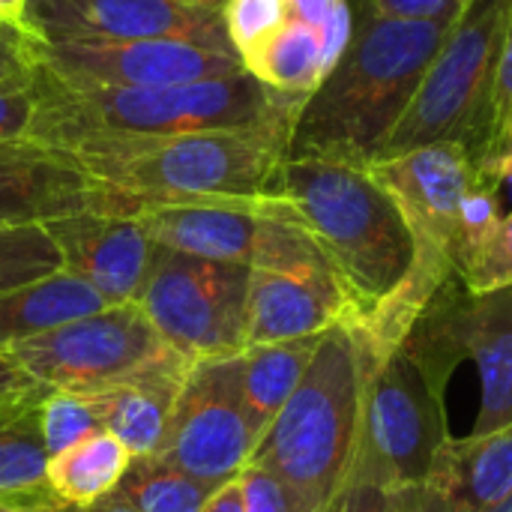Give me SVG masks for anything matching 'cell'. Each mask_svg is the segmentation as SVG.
Wrapping results in <instances>:
<instances>
[{
  "mask_svg": "<svg viewBox=\"0 0 512 512\" xmlns=\"http://www.w3.org/2000/svg\"><path fill=\"white\" fill-rule=\"evenodd\" d=\"M351 9V39L306 96L291 129L288 159L375 165L456 21L387 18L369 0H357Z\"/></svg>",
  "mask_w": 512,
  "mask_h": 512,
  "instance_id": "cell-1",
  "label": "cell"
},
{
  "mask_svg": "<svg viewBox=\"0 0 512 512\" xmlns=\"http://www.w3.org/2000/svg\"><path fill=\"white\" fill-rule=\"evenodd\" d=\"M33 90L36 108L27 138L72 156L189 132L261 126L297 114L306 102V96H288L261 84L246 69L174 87L105 90L69 87L33 63Z\"/></svg>",
  "mask_w": 512,
  "mask_h": 512,
  "instance_id": "cell-2",
  "label": "cell"
},
{
  "mask_svg": "<svg viewBox=\"0 0 512 512\" xmlns=\"http://www.w3.org/2000/svg\"><path fill=\"white\" fill-rule=\"evenodd\" d=\"M297 114L246 129L96 147L75 159L114 195L117 213H135L147 204L264 198L288 159Z\"/></svg>",
  "mask_w": 512,
  "mask_h": 512,
  "instance_id": "cell-3",
  "label": "cell"
},
{
  "mask_svg": "<svg viewBox=\"0 0 512 512\" xmlns=\"http://www.w3.org/2000/svg\"><path fill=\"white\" fill-rule=\"evenodd\" d=\"M312 234L354 306V321L375 312L408 276L414 246L408 225L363 165L285 159L273 192Z\"/></svg>",
  "mask_w": 512,
  "mask_h": 512,
  "instance_id": "cell-4",
  "label": "cell"
},
{
  "mask_svg": "<svg viewBox=\"0 0 512 512\" xmlns=\"http://www.w3.org/2000/svg\"><path fill=\"white\" fill-rule=\"evenodd\" d=\"M366 366L354 327L321 333L297 390L261 435L252 462L288 486L300 512H333L357 456Z\"/></svg>",
  "mask_w": 512,
  "mask_h": 512,
  "instance_id": "cell-5",
  "label": "cell"
},
{
  "mask_svg": "<svg viewBox=\"0 0 512 512\" xmlns=\"http://www.w3.org/2000/svg\"><path fill=\"white\" fill-rule=\"evenodd\" d=\"M396 201L414 246L402 285L366 318L348 321L357 333L363 366L372 369L402 348L435 294L456 276L453 240L459 207L477 180V159L465 144H429L369 165Z\"/></svg>",
  "mask_w": 512,
  "mask_h": 512,
  "instance_id": "cell-6",
  "label": "cell"
},
{
  "mask_svg": "<svg viewBox=\"0 0 512 512\" xmlns=\"http://www.w3.org/2000/svg\"><path fill=\"white\" fill-rule=\"evenodd\" d=\"M510 24L512 0H471L465 6L444 36L381 159L429 144H465L471 153L483 147Z\"/></svg>",
  "mask_w": 512,
  "mask_h": 512,
  "instance_id": "cell-7",
  "label": "cell"
},
{
  "mask_svg": "<svg viewBox=\"0 0 512 512\" xmlns=\"http://www.w3.org/2000/svg\"><path fill=\"white\" fill-rule=\"evenodd\" d=\"M447 438L444 393L399 348L384 363L366 369L357 456L348 483L417 495L435 450Z\"/></svg>",
  "mask_w": 512,
  "mask_h": 512,
  "instance_id": "cell-8",
  "label": "cell"
},
{
  "mask_svg": "<svg viewBox=\"0 0 512 512\" xmlns=\"http://www.w3.org/2000/svg\"><path fill=\"white\" fill-rule=\"evenodd\" d=\"M402 348L444 393L450 372L474 360L480 372V414L471 435L512 426V288L468 294L453 276L423 309Z\"/></svg>",
  "mask_w": 512,
  "mask_h": 512,
  "instance_id": "cell-9",
  "label": "cell"
},
{
  "mask_svg": "<svg viewBox=\"0 0 512 512\" xmlns=\"http://www.w3.org/2000/svg\"><path fill=\"white\" fill-rule=\"evenodd\" d=\"M249 267L204 261L156 246L138 294L153 330L189 363L234 357L246 339Z\"/></svg>",
  "mask_w": 512,
  "mask_h": 512,
  "instance_id": "cell-10",
  "label": "cell"
},
{
  "mask_svg": "<svg viewBox=\"0 0 512 512\" xmlns=\"http://www.w3.org/2000/svg\"><path fill=\"white\" fill-rule=\"evenodd\" d=\"M48 390L96 393L171 357L138 303L105 306L3 351Z\"/></svg>",
  "mask_w": 512,
  "mask_h": 512,
  "instance_id": "cell-11",
  "label": "cell"
},
{
  "mask_svg": "<svg viewBox=\"0 0 512 512\" xmlns=\"http://www.w3.org/2000/svg\"><path fill=\"white\" fill-rule=\"evenodd\" d=\"M255 447L258 435L240 390V354L195 360L156 456L216 492L249 468Z\"/></svg>",
  "mask_w": 512,
  "mask_h": 512,
  "instance_id": "cell-12",
  "label": "cell"
},
{
  "mask_svg": "<svg viewBox=\"0 0 512 512\" xmlns=\"http://www.w3.org/2000/svg\"><path fill=\"white\" fill-rule=\"evenodd\" d=\"M30 60L69 87L147 90L243 72L234 48L192 39H126L90 45H36L27 39Z\"/></svg>",
  "mask_w": 512,
  "mask_h": 512,
  "instance_id": "cell-13",
  "label": "cell"
},
{
  "mask_svg": "<svg viewBox=\"0 0 512 512\" xmlns=\"http://www.w3.org/2000/svg\"><path fill=\"white\" fill-rule=\"evenodd\" d=\"M18 30L36 45L192 39L234 48L222 9L195 0H27Z\"/></svg>",
  "mask_w": 512,
  "mask_h": 512,
  "instance_id": "cell-14",
  "label": "cell"
},
{
  "mask_svg": "<svg viewBox=\"0 0 512 512\" xmlns=\"http://www.w3.org/2000/svg\"><path fill=\"white\" fill-rule=\"evenodd\" d=\"M84 210H117V204L72 153L30 138L0 141V231Z\"/></svg>",
  "mask_w": 512,
  "mask_h": 512,
  "instance_id": "cell-15",
  "label": "cell"
},
{
  "mask_svg": "<svg viewBox=\"0 0 512 512\" xmlns=\"http://www.w3.org/2000/svg\"><path fill=\"white\" fill-rule=\"evenodd\" d=\"M63 270L93 285L111 306L135 303L150 273L156 243L135 213L84 210L45 225Z\"/></svg>",
  "mask_w": 512,
  "mask_h": 512,
  "instance_id": "cell-16",
  "label": "cell"
},
{
  "mask_svg": "<svg viewBox=\"0 0 512 512\" xmlns=\"http://www.w3.org/2000/svg\"><path fill=\"white\" fill-rule=\"evenodd\" d=\"M354 321V306L330 267H249L243 348L297 342Z\"/></svg>",
  "mask_w": 512,
  "mask_h": 512,
  "instance_id": "cell-17",
  "label": "cell"
},
{
  "mask_svg": "<svg viewBox=\"0 0 512 512\" xmlns=\"http://www.w3.org/2000/svg\"><path fill=\"white\" fill-rule=\"evenodd\" d=\"M264 198L147 204L135 210V216L147 228L150 240L162 249L204 258V261L249 267L261 231Z\"/></svg>",
  "mask_w": 512,
  "mask_h": 512,
  "instance_id": "cell-18",
  "label": "cell"
},
{
  "mask_svg": "<svg viewBox=\"0 0 512 512\" xmlns=\"http://www.w3.org/2000/svg\"><path fill=\"white\" fill-rule=\"evenodd\" d=\"M512 492V426L447 438L417 489V512H492Z\"/></svg>",
  "mask_w": 512,
  "mask_h": 512,
  "instance_id": "cell-19",
  "label": "cell"
},
{
  "mask_svg": "<svg viewBox=\"0 0 512 512\" xmlns=\"http://www.w3.org/2000/svg\"><path fill=\"white\" fill-rule=\"evenodd\" d=\"M189 366L192 363L174 351L171 357L138 372L135 378L93 393L102 405L105 432L123 441L135 459L159 453L174 399Z\"/></svg>",
  "mask_w": 512,
  "mask_h": 512,
  "instance_id": "cell-20",
  "label": "cell"
},
{
  "mask_svg": "<svg viewBox=\"0 0 512 512\" xmlns=\"http://www.w3.org/2000/svg\"><path fill=\"white\" fill-rule=\"evenodd\" d=\"M111 306L93 285L69 270L21 285L0 297V351L57 330L69 321Z\"/></svg>",
  "mask_w": 512,
  "mask_h": 512,
  "instance_id": "cell-21",
  "label": "cell"
},
{
  "mask_svg": "<svg viewBox=\"0 0 512 512\" xmlns=\"http://www.w3.org/2000/svg\"><path fill=\"white\" fill-rule=\"evenodd\" d=\"M321 336L279 342V345H258L240 351V390L249 423L261 441L270 423L279 417L291 393L297 390L300 378L306 375Z\"/></svg>",
  "mask_w": 512,
  "mask_h": 512,
  "instance_id": "cell-22",
  "label": "cell"
},
{
  "mask_svg": "<svg viewBox=\"0 0 512 512\" xmlns=\"http://www.w3.org/2000/svg\"><path fill=\"white\" fill-rule=\"evenodd\" d=\"M132 459L135 456L126 450L123 441L108 432H96L48 459L45 486L60 504L72 510H87L117 492Z\"/></svg>",
  "mask_w": 512,
  "mask_h": 512,
  "instance_id": "cell-23",
  "label": "cell"
},
{
  "mask_svg": "<svg viewBox=\"0 0 512 512\" xmlns=\"http://www.w3.org/2000/svg\"><path fill=\"white\" fill-rule=\"evenodd\" d=\"M243 66L261 84L288 96L315 93V87L330 72L327 54H324V36L297 18H288L270 36H264L255 48H249L243 54Z\"/></svg>",
  "mask_w": 512,
  "mask_h": 512,
  "instance_id": "cell-24",
  "label": "cell"
},
{
  "mask_svg": "<svg viewBox=\"0 0 512 512\" xmlns=\"http://www.w3.org/2000/svg\"><path fill=\"white\" fill-rule=\"evenodd\" d=\"M39 402L0 405V492L42 495L48 450L39 429Z\"/></svg>",
  "mask_w": 512,
  "mask_h": 512,
  "instance_id": "cell-25",
  "label": "cell"
},
{
  "mask_svg": "<svg viewBox=\"0 0 512 512\" xmlns=\"http://www.w3.org/2000/svg\"><path fill=\"white\" fill-rule=\"evenodd\" d=\"M117 495L138 512H201L213 489L168 465L162 456H141L132 459Z\"/></svg>",
  "mask_w": 512,
  "mask_h": 512,
  "instance_id": "cell-26",
  "label": "cell"
},
{
  "mask_svg": "<svg viewBox=\"0 0 512 512\" xmlns=\"http://www.w3.org/2000/svg\"><path fill=\"white\" fill-rule=\"evenodd\" d=\"M57 270H63V261L45 225L0 231V297Z\"/></svg>",
  "mask_w": 512,
  "mask_h": 512,
  "instance_id": "cell-27",
  "label": "cell"
},
{
  "mask_svg": "<svg viewBox=\"0 0 512 512\" xmlns=\"http://www.w3.org/2000/svg\"><path fill=\"white\" fill-rule=\"evenodd\" d=\"M39 429L48 456H57L78 441L105 432L102 405L93 393H72V390H51L39 402Z\"/></svg>",
  "mask_w": 512,
  "mask_h": 512,
  "instance_id": "cell-28",
  "label": "cell"
},
{
  "mask_svg": "<svg viewBox=\"0 0 512 512\" xmlns=\"http://www.w3.org/2000/svg\"><path fill=\"white\" fill-rule=\"evenodd\" d=\"M501 219H504L501 189L489 174H483L477 168V180L471 183V189L465 192L462 207H459V225H456V240H453L456 273L462 267H468L486 249V243L498 231Z\"/></svg>",
  "mask_w": 512,
  "mask_h": 512,
  "instance_id": "cell-29",
  "label": "cell"
},
{
  "mask_svg": "<svg viewBox=\"0 0 512 512\" xmlns=\"http://www.w3.org/2000/svg\"><path fill=\"white\" fill-rule=\"evenodd\" d=\"M222 15L228 39L243 60L249 48L291 18V0H225Z\"/></svg>",
  "mask_w": 512,
  "mask_h": 512,
  "instance_id": "cell-30",
  "label": "cell"
},
{
  "mask_svg": "<svg viewBox=\"0 0 512 512\" xmlns=\"http://www.w3.org/2000/svg\"><path fill=\"white\" fill-rule=\"evenodd\" d=\"M456 276L468 294H492L501 288H512V207L504 213L486 249Z\"/></svg>",
  "mask_w": 512,
  "mask_h": 512,
  "instance_id": "cell-31",
  "label": "cell"
},
{
  "mask_svg": "<svg viewBox=\"0 0 512 512\" xmlns=\"http://www.w3.org/2000/svg\"><path fill=\"white\" fill-rule=\"evenodd\" d=\"M291 18L315 27L324 36V54L333 69L354 30V9L348 0H291Z\"/></svg>",
  "mask_w": 512,
  "mask_h": 512,
  "instance_id": "cell-32",
  "label": "cell"
},
{
  "mask_svg": "<svg viewBox=\"0 0 512 512\" xmlns=\"http://www.w3.org/2000/svg\"><path fill=\"white\" fill-rule=\"evenodd\" d=\"M512 141V24L504 42V54H501V66H498V78H495V90H492V105H489V126H486V141L483 147L474 153H486L495 147H504Z\"/></svg>",
  "mask_w": 512,
  "mask_h": 512,
  "instance_id": "cell-33",
  "label": "cell"
},
{
  "mask_svg": "<svg viewBox=\"0 0 512 512\" xmlns=\"http://www.w3.org/2000/svg\"><path fill=\"white\" fill-rule=\"evenodd\" d=\"M36 108L33 72L27 78L0 81V141H24Z\"/></svg>",
  "mask_w": 512,
  "mask_h": 512,
  "instance_id": "cell-34",
  "label": "cell"
},
{
  "mask_svg": "<svg viewBox=\"0 0 512 512\" xmlns=\"http://www.w3.org/2000/svg\"><path fill=\"white\" fill-rule=\"evenodd\" d=\"M240 486H243L246 512H300L288 486L264 468L249 465L240 474Z\"/></svg>",
  "mask_w": 512,
  "mask_h": 512,
  "instance_id": "cell-35",
  "label": "cell"
},
{
  "mask_svg": "<svg viewBox=\"0 0 512 512\" xmlns=\"http://www.w3.org/2000/svg\"><path fill=\"white\" fill-rule=\"evenodd\" d=\"M333 512H417V495H396L363 483H348Z\"/></svg>",
  "mask_w": 512,
  "mask_h": 512,
  "instance_id": "cell-36",
  "label": "cell"
},
{
  "mask_svg": "<svg viewBox=\"0 0 512 512\" xmlns=\"http://www.w3.org/2000/svg\"><path fill=\"white\" fill-rule=\"evenodd\" d=\"M375 12L402 21H453L471 0H369Z\"/></svg>",
  "mask_w": 512,
  "mask_h": 512,
  "instance_id": "cell-37",
  "label": "cell"
},
{
  "mask_svg": "<svg viewBox=\"0 0 512 512\" xmlns=\"http://www.w3.org/2000/svg\"><path fill=\"white\" fill-rule=\"evenodd\" d=\"M51 390L42 387L39 381H33L21 366H15L3 351H0V405H12V402H36L45 399Z\"/></svg>",
  "mask_w": 512,
  "mask_h": 512,
  "instance_id": "cell-38",
  "label": "cell"
},
{
  "mask_svg": "<svg viewBox=\"0 0 512 512\" xmlns=\"http://www.w3.org/2000/svg\"><path fill=\"white\" fill-rule=\"evenodd\" d=\"M30 72H33V60H30L27 39L21 36V30L0 33V81L27 78Z\"/></svg>",
  "mask_w": 512,
  "mask_h": 512,
  "instance_id": "cell-39",
  "label": "cell"
},
{
  "mask_svg": "<svg viewBox=\"0 0 512 512\" xmlns=\"http://www.w3.org/2000/svg\"><path fill=\"white\" fill-rule=\"evenodd\" d=\"M66 504H60L51 492L42 495H6L0 492V512H63Z\"/></svg>",
  "mask_w": 512,
  "mask_h": 512,
  "instance_id": "cell-40",
  "label": "cell"
},
{
  "mask_svg": "<svg viewBox=\"0 0 512 512\" xmlns=\"http://www.w3.org/2000/svg\"><path fill=\"white\" fill-rule=\"evenodd\" d=\"M201 512H246V504H243V486H240V477L225 483L222 489H216L207 504L201 507Z\"/></svg>",
  "mask_w": 512,
  "mask_h": 512,
  "instance_id": "cell-41",
  "label": "cell"
},
{
  "mask_svg": "<svg viewBox=\"0 0 512 512\" xmlns=\"http://www.w3.org/2000/svg\"><path fill=\"white\" fill-rule=\"evenodd\" d=\"M66 512H138V510L114 492V495H108V498L96 501V504H93V507H87V510H72V507H69Z\"/></svg>",
  "mask_w": 512,
  "mask_h": 512,
  "instance_id": "cell-42",
  "label": "cell"
},
{
  "mask_svg": "<svg viewBox=\"0 0 512 512\" xmlns=\"http://www.w3.org/2000/svg\"><path fill=\"white\" fill-rule=\"evenodd\" d=\"M24 3L27 0H0V24L6 27H15L21 24V12H24Z\"/></svg>",
  "mask_w": 512,
  "mask_h": 512,
  "instance_id": "cell-43",
  "label": "cell"
},
{
  "mask_svg": "<svg viewBox=\"0 0 512 512\" xmlns=\"http://www.w3.org/2000/svg\"><path fill=\"white\" fill-rule=\"evenodd\" d=\"M492 512H512V492L504 498V504H498Z\"/></svg>",
  "mask_w": 512,
  "mask_h": 512,
  "instance_id": "cell-44",
  "label": "cell"
},
{
  "mask_svg": "<svg viewBox=\"0 0 512 512\" xmlns=\"http://www.w3.org/2000/svg\"><path fill=\"white\" fill-rule=\"evenodd\" d=\"M195 3H204V6H216V9H222V6H225V0H195Z\"/></svg>",
  "mask_w": 512,
  "mask_h": 512,
  "instance_id": "cell-45",
  "label": "cell"
},
{
  "mask_svg": "<svg viewBox=\"0 0 512 512\" xmlns=\"http://www.w3.org/2000/svg\"><path fill=\"white\" fill-rule=\"evenodd\" d=\"M495 150H512V141L510 144H504V147H495ZM486 153H492V150H486Z\"/></svg>",
  "mask_w": 512,
  "mask_h": 512,
  "instance_id": "cell-46",
  "label": "cell"
},
{
  "mask_svg": "<svg viewBox=\"0 0 512 512\" xmlns=\"http://www.w3.org/2000/svg\"><path fill=\"white\" fill-rule=\"evenodd\" d=\"M6 30H15V27H6V24H0V33H6Z\"/></svg>",
  "mask_w": 512,
  "mask_h": 512,
  "instance_id": "cell-47",
  "label": "cell"
},
{
  "mask_svg": "<svg viewBox=\"0 0 512 512\" xmlns=\"http://www.w3.org/2000/svg\"><path fill=\"white\" fill-rule=\"evenodd\" d=\"M66 510H69V507H66ZM66 510H63V512H66Z\"/></svg>",
  "mask_w": 512,
  "mask_h": 512,
  "instance_id": "cell-48",
  "label": "cell"
}]
</instances>
